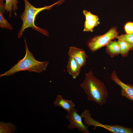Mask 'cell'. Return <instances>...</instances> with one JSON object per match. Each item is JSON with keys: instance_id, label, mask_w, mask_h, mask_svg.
<instances>
[{"instance_id": "cell-13", "label": "cell", "mask_w": 133, "mask_h": 133, "mask_svg": "<svg viewBox=\"0 0 133 133\" xmlns=\"http://www.w3.org/2000/svg\"><path fill=\"white\" fill-rule=\"evenodd\" d=\"M5 10L6 11V13L9 12V18L12 17V10L14 12V15L17 16L16 11L18 9L17 6L19 2L17 0H5Z\"/></svg>"}, {"instance_id": "cell-14", "label": "cell", "mask_w": 133, "mask_h": 133, "mask_svg": "<svg viewBox=\"0 0 133 133\" xmlns=\"http://www.w3.org/2000/svg\"><path fill=\"white\" fill-rule=\"evenodd\" d=\"M17 130V127L11 122H0V133H14Z\"/></svg>"}, {"instance_id": "cell-6", "label": "cell", "mask_w": 133, "mask_h": 133, "mask_svg": "<svg viewBox=\"0 0 133 133\" xmlns=\"http://www.w3.org/2000/svg\"><path fill=\"white\" fill-rule=\"evenodd\" d=\"M66 118L69 121L68 128L70 130L75 128L77 129L80 132L83 133H89L88 127L83 121V118L81 115L78 113V110L74 108L67 112L66 116Z\"/></svg>"}, {"instance_id": "cell-11", "label": "cell", "mask_w": 133, "mask_h": 133, "mask_svg": "<svg viewBox=\"0 0 133 133\" xmlns=\"http://www.w3.org/2000/svg\"><path fill=\"white\" fill-rule=\"evenodd\" d=\"M5 3L3 0H0V27L2 28L13 30L11 25L5 19L4 14L5 13Z\"/></svg>"}, {"instance_id": "cell-15", "label": "cell", "mask_w": 133, "mask_h": 133, "mask_svg": "<svg viewBox=\"0 0 133 133\" xmlns=\"http://www.w3.org/2000/svg\"><path fill=\"white\" fill-rule=\"evenodd\" d=\"M117 42L120 48V53L122 57H127L129 51L132 50L131 46L124 40H118Z\"/></svg>"}, {"instance_id": "cell-10", "label": "cell", "mask_w": 133, "mask_h": 133, "mask_svg": "<svg viewBox=\"0 0 133 133\" xmlns=\"http://www.w3.org/2000/svg\"><path fill=\"white\" fill-rule=\"evenodd\" d=\"M81 67L73 58L69 57L66 66L67 71L73 79H76L79 75Z\"/></svg>"}, {"instance_id": "cell-7", "label": "cell", "mask_w": 133, "mask_h": 133, "mask_svg": "<svg viewBox=\"0 0 133 133\" xmlns=\"http://www.w3.org/2000/svg\"><path fill=\"white\" fill-rule=\"evenodd\" d=\"M110 78L120 87L121 93L122 96L133 100V85L126 84L118 78L115 71L112 73Z\"/></svg>"}, {"instance_id": "cell-17", "label": "cell", "mask_w": 133, "mask_h": 133, "mask_svg": "<svg viewBox=\"0 0 133 133\" xmlns=\"http://www.w3.org/2000/svg\"><path fill=\"white\" fill-rule=\"evenodd\" d=\"M116 38L118 40L124 41L129 44L132 47V50H133V33L118 35Z\"/></svg>"}, {"instance_id": "cell-9", "label": "cell", "mask_w": 133, "mask_h": 133, "mask_svg": "<svg viewBox=\"0 0 133 133\" xmlns=\"http://www.w3.org/2000/svg\"><path fill=\"white\" fill-rule=\"evenodd\" d=\"M53 103L55 106L60 107L67 112L75 106L74 103L71 100L64 99L61 95H58L57 96Z\"/></svg>"}, {"instance_id": "cell-8", "label": "cell", "mask_w": 133, "mask_h": 133, "mask_svg": "<svg viewBox=\"0 0 133 133\" xmlns=\"http://www.w3.org/2000/svg\"><path fill=\"white\" fill-rule=\"evenodd\" d=\"M67 54L69 57L73 58L81 67L86 65L88 56L82 49L71 46L69 48Z\"/></svg>"}, {"instance_id": "cell-12", "label": "cell", "mask_w": 133, "mask_h": 133, "mask_svg": "<svg viewBox=\"0 0 133 133\" xmlns=\"http://www.w3.org/2000/svg\"><path fill=\"white\" fill-rule=\"evenodd\" d=\"M106 46V51L111 57H114L120 54V48L117 42L111 40Z\"/></svg>"}, {"instance_id": "cell-18", "label": "cell", "mask_w": 133, "mask_h": 133, "mask_svg": "<svg viewBox=\"0 0 133 133\" xmlns=\"http://www.w3.org/2000/svg\"><path fill=\"white\" fill-rule=\"evenodd\" d=\"M83 12L85 17L86 20L99 19L97 16L93 14L90 12L84 10L83 11Z\"/></svg>"}, {"instance_id": "cell-2", "label": "cell", "mask_w": 133, "mask_h": 133, "mask_svg": "<svg viewBox=\"0 0 133 133\" xmlns=\"http://www.w3.org/2000/svg\"><path fill=\"white\" fill-rule=\"evenodd\" d=\"M65 0H59L50 5H46L43 7L36 8L31 4L28 0H23L25 4L24 10L20 16V18L22 21V24L18 33V38H20L25 29L30 27L33 30L48 37L49 33L47 30L41 28L35 25L34 22L35 17L40 12L45 10H50L53 6L56 4L60 5Z\"/></svg>"}, {"instance_id": "cell-5", "label": "cell", "mask_w": 133, "mask_h": 133, "mask_svg": "<svg viewBox=\"0 0 133 133\" xmlns=\"http://www.w3.org/2000/svg\"><path fill=\"white\" fill-rule=\"evenodd\" d=\"M118 34L116 28L115 27L112 28L104 34L92 38L88 43V47L91 51H96L106 46L112 40L116 38Z\"/></svg>"}, {"instance_id": "cell-19", "label": "cell", "mask_w": 133, "mask_h": 133, "mask_svg": "<svg viewBox=\"0 0 133 133\" xmlns=\"http://www.w3.org/2000/svg\"><path fill=\"white\" fill-rule=\"evenodd\" d=\"M126 34H131L133 33V23L130 22L127 23L124 27Z\"/></svg>"}, {"instance_id": "cell-3", "label": "cell", "mask_w": 133, "mask_h": 133, "mask_svg": "<svg viewBox=\"0 0 133 133\" xmlns=\"http://www.w3.org/2000/svg\"><path fill=\"white\" fill-rule=\"evenodd\" d=\"M26 50L25 55L23 58L18 60L7 71L0 74V77L10 76L21 71H28L29 72H34L40 73L45 70L49 63L47 61L40 62L35 59L33 54L29 50L26 40H24Z\"/></svg>"}, {"instance_id": "cell-4", "label": "cell", "mask_w": 133, "mask_h": 133, "mask_svg": "<svg viewBox=\"0 0 133 133\" xmlns=\"http://www.w3.org/2000/svg\"><path fill=\"white\" fill-rule=\"evenodd\" d=\"M81 115L84 118V124L88 127L90 126H93L94 130H96L97 127H100L112 133H133V128H126L116 124L110 125L101 123L91 117L90 113L88 109H84Z\"/></svg>"}, {"instance_id": "cell-1", "label": "cell", "mask_w": 133, "mask_h": 133, "mask_svg": "<svg viewBox=\"0 0 133 133\" xmlns=\"http://www.w3.org/2000/svg\"><path fill=\"white\" fill-rule=\"evenodd\" d=\"M80 86L87 95L88 100L100 105L106 103L108 95L107 89L104 83L95 77L91 71L85 74L84 80Z\"/></svg>"}, {"instance_id": "cell-16", "label": "cell", "mask_w": 133, "mask_h": 133, "mask_svg": "<svg viewBox=\"0 0 133 133\" xmlns=\"http://www.w3.org/2000/svg\"><path fill=\"white\" fill-rule=\"evenodd\" d=\"M99 19L86 20L84 22L83 31L93 32V28L100 23Z\"/></svg>"}]
</instances>
